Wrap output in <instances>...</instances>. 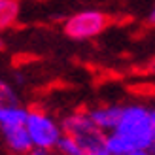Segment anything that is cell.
Segmentation results:
<instances>
[{"mask_svg":"<svg viewBox=\"0 0 155 155\" xmlns=\"http://www.w3.org/2000/svg\"><path fill=\"white\" fill-rule=\"evenodd\" d=\"M104 148L110 155L151 151L155 148V108L144 104L121 106L117 125L104 134Z\"/></svg>","mask_w":155,"mask_h":155,"instance_id":"cell-1","label":"cell"},{"mask_svg":"<svg viewBox=\"0 0 155 155\" xmlns=\"http://www.w3.org/2000/svg\"><path fill=\"white\" fill-rule=\"evenodd\" d=\"M25 127H27L32 148H42V150H49V151L55 150L57 140L63 134L61 125L51 115H48L42 110H28Z\"/></svg>","mask_w":155,"mask_h":155,"instance_id":"cell-2","label":"cell"},{"mask_svg":"<svg viewBox=\"0 0 155 155\" xmlns=\"http://www.w3.org/2000/svg\"><path fill=\"white\" fill-rule=\"evenodd\" d=\"M61 129H63L64 134H70L72 138H76V142L81 146L83 153L104 146V133L93 125L87 112H76L66 115L61 123Z\"/></svg>","mask_w":155,"mask_h":155,"instance_id":"cell-3","label":"cell"},{"mask_svg":"<svg viewBox=\"0 0 155 155\" xmlns=\"http://www.w3.org/2000/svg\"><path fill=\"white\" fill-rule=\"evenodd\" d=\"M110 25V17L98 10L78 12L64 23V34L72 40H89L102 34Z\"/></svg>","mask_w":155,"mask_h":155,"instance_id":"cell-4","label":"cell"},{"mask_svg":"<svg viewBox=\"0 0 155 155\" xmlns=\"http://www.w3.org/2000/svg\"><path fill=\"white\" fill-rule=\"evenodd\" d=\"M0 134L4 138V144L8 146V150L13 151L15 155H25L30 148H32L25 125L4 127V129H0Z\"/></svg>","mask_w":155,"mask_h":155,"instance_id":"cell-5","label":"cell"},{"mask_svg":"<svg viewBox=\"0 0 155 155\" xmlns=\"http://www.w3.org/2000/svg\"><path fill=\"white\" fill-rule=\"evenodd\" d=\"M87 115H89V119L93 121V125L106 134V133H110V130L117 125L119 115H121V106L112 104V106L95 108V110L87 112Z\"/></svg>","mask_w":155,"mask_h":155,"instance_id":"cell-6","label":"cell"},{"mask_svg":"<svg viewBox=\"0 0 155 155\" xmlns=\"http://www.w3.org/2000/svg\"><path fill=\"white\" fill-rule=\"evenodd\" d=\"M27 114H28V110H25V108L19 106V104L0 108V129L13 127V125H25Z\"/></svg>","mask_w":155,"mask_h":155,"instance_id":"cell-7","label":"cell"},{"mask_svg":"<svg viewBox=\"0 0 155 155\" xmlns=\"http://www.w3.org/2000/svg\"><path fill=\"white\" fill-rule=\"evenodd\" d=\"M19 17V0H0V32L10 28Z\"/></svg>","mask_w":155,"mask_h":155,"instance_id":"cell-8","label":"cell"},{"mask_svg":"<svg viewBox=\"0 0 155 155\" xmlns=\"http://www.w3.org/2000/svg\"><path fill=\"white\" fill-rule=\"evenodd\" d=\"M55 150L59 151V155H83L81 146L76 142V138H72L70 134H61V138L57 140Z\"/></svg>","mask_w":155,"mask_h":155,"instance_id":"cell-9","label":"cell"},{"mask_svg":"<svg viewBox=\"0 0 155 155\" xmlns=\"http://www.w3.org/2000/svg\"><path fill=\"white\" fill-rule=\"evenodd\" d=\"M12 104H17V97H15V93L10 85L0 80V108L12 106Z\"/></svg>","mask_w":155,"mask_h":155,"instance_id":"cell-10","label":"cell"},{"mask_svg":"<svg viewBox=\"0 0 155 155\" xmlns=\"http://www.w3.org/2000/svg\"><path fill=\"white\" fill-rule=\"evenodd\" d=\"M25 155H51L49 150H42V148H30Z\"/></svg>","mask_w":155,"mask_h":155,"instance_id":"cell-11","label":"cell"},{"mask_svg":"<svg viewBox=\"0 0 155 155\" xmlns=\"http://www.w3.org/2000/svg\"><path fill=\"white\" fill-rule=\"evenodd\" d=\"M83 155H110L106 151V148L102 146V148H97V150H91V151H87V153H83Z\"/></svg>","mask_w":155,"mask_h":155,"instance_id":"cell-12","label":"cell"},{"mask_svg":"<svg viewBox=\"0 0 155 155\" xmlns=\"http://www.w3.org/2000/svg\"><path fill=\"white\" fill-rule=\"evenodd\" d=\"M148 21L151 23V25H155V6L151 8V12H150V15H148Z\"/></svg>","mask_w":155,"mask_h":155,"instance_id":"cell-13","label":"cell"},{"mask_svg":"<svg viewBox=\"0 0 155 155\" xmlns=\"http://www.w3.org/2000/svg\"><path fill=\"white\" fill-rule=\"evenodd\" d=\"M150 155H155V148H153V150H151V151H150Z\"/></svg>","mask_w":155,"mask_h":155,"instance_id":"cell-14","label":"cell"}]
</instances>
